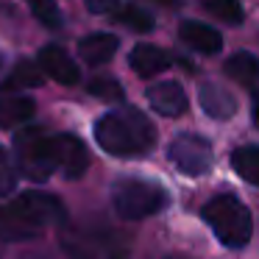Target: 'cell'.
Returning <instances> with one entry per match:
<instances>
[{"instance_id": "obj_22", "label": "cell", "mask_w": 259, "mask_h": 259, "mask_svg": "<svg viewBox=\"0 0 259 259\" xmlns=\"http://www.w3.org/2000/svg\"><path fill=\"white\" fill-rule=\"evenodd\" d=\"M87 92L101 98V101H106V103H123L125 101L123 87H120V81L112 78V75H95V78H90Z\"/></svg>"}, {"instance_id": "obj_13", "label": "cell", "mask_w": 259, "mask_h": 259, "mask_svg": "<svg viewBox=\"0 0 259 259\" xmlns=\"http://www.w3.org/2000/svg\"><path fill=\"white\" fill-rule=\"evenodd\" d=\"M120 48V39L109 31H92V34L78 39V56L84 59L90 67H103L114 59Z\"/></svg>"}, {"instance_id": "obj_17", "label": "cell", "mask_w": 259, "mask_h": 259, "mask_svg": "<svg viewBox=\"0 0 259 259\" xmlns=\"http://www.w3.org/2000/svg\"><path fill=\"white\" fill-rule=\"evenodd\" d=\"M223 73L229 75L231 81H237L240 87H245V90H251V92L259 90V59L253 56V53L240 51L231 59H226Z\"/></svg>"}, {"instance_id": "obj_8", "label": "cell", "mask_w": 259, "mask_h": 259, "mask_svg": "<svg viewBox=\"0 0 259 259\" xmlns=\"http://www.w3.org/2000/svg\"><path fill=\"white\" fill-rule=\"evenodd\" d=\"M36 67L42 70V75L53 78L56 84L75 87L81 84V70L75 64V59H70V53L59 45H45L36 53Z\"/></svg>"}, {"instance_id": "obj_26", "label": "cell", "mask_w": 259, "mask_h": 259, "mask_svg": "<svg viewBox=\"0 0 259 259\" xmlns=\"http://www.w3.org/2000/svg\"><path fill=\"white\" fill-rule=\"evenodd\" d=\"M164 259H190V256H179V253H173V256H164Z\"/></svg>"}, {"instance_id": "obj_21", "label": "cell", "mask_w": 259, "mask_h": 259, "mask_svg": "<svg viewBox=\"0 0 259 259\" xmlns=\"http://www.w3.org/2000/svg\"><path fill=\"white\" fill-rule=\"evenodd\" d=\"M31 9V14L36 17V23L45 25L48 31H62L64 25V14L62 9H59L56 0H25Z\"/></svg>"}, {"instance_id": "obj_14", "label": "cell", "mask_w": 259, "mask_h": 259, "mask_svg": "<svg viewBox=\"0 0 259 259\" xmlns=\"http://www.w3.org/2000/svg\"><path fill=\"white\" fill-rule=\"evenodd\" d=\"M198 101H201L203 112L214 120H229L237 112V98L223 84H214V81H203L198 87Z\"/></svg>"}, {"instance_id": "obj_6", "label": "cell", "mask_w": 259, "mask_h": 259, "mask_svg": "<svg viewBox=\"0 0 259 259\" xmlns=\"http://www.w3.org/2000/svg\"><path fill=\"white\" fill-rule=\"evenodd\" d=\"M170 203L164 187L145 179H120L112 187V206L123 220H145Z\"/></svg>"}, {"instance_id": "obj_20", "label": "cell", "mask_w": 259, "mask_h": 259, "mask_svg": "<svg viewBox=\"0 0 259 259\" xmlns=\"http://www.w3.org/2000/svg\"><path fill=\"white\" fill-rule=\"evenodd\" d=\"M201 6L206 14L218 17L226 25H240L245 20V12H242L240 0H201Z\"/></svg>"}, {"instance_id": "obj_7", "label": "cell", "mask_w": 259, "mask_h": 259, "mask_svg": "<svg viewBox=\"0 0 259 259\" xmlns=\"http://www.w3.org/2000/svg\"><path fill=\"white\" fill-rule=\"evenodd\" d=\"M167 159L181 170L184 176H203L209 173L214 162L212 142L198 134H179L167 148Z\"/></svg>"}, {"instance_id": "obj_19", "label": "cell", "mask_w": 259, "mask_h": 259, "mask_svg": "<svg viewBox=\"0 0 259 259\" xmlns=\"http://www.w3.org/2000/svg\"><path fill=\"white\" fill-rule=\"evenodd\" d=\"M231 167L240 179L259 187V145H242L231 151Z\"/></svg>"}, {"instance_id": "obj_15", "label": "cell", "mask_w": 259, "mask_h": 259, "mask_svg": "<svg viewBox=\"0 0 259 259\" xmlns=\"http://www.w3.org/2000/svg\"><path fill=\"white\" fill-rule=\"evenodd\" d=\"M42 70L36 67V62H31V59H20V62H14V67L9 70L6 75H3V81H0V92L3 95H23L25 90H36V87H42Z\"/></svg>"}, {"instance_id": "obj_24", "label": "cell", "mask_w": 259, "mask_h": 259, "mask_svg": "<svg viewBox=\"0 0 259 259\" xmlns=\"http://www.w3.org/2000/svg\"><path fill=\"white\" fill-rule=\"evenodd\" d=\"M84 6L90 14H112L120 6V0H84Z\"/></svg>"}, {"instance_id": "obj_3", "label": "cell", "mask_w": 259, "mask_h": 259, "mask_svg": "<svg viewBox=\"0 0 259 259\" xmlns=\"http://www.w3.org/2000/svg\"><path fill=\"white\" fill-rule=\"evenodd\" d=\"M14 164L28 181H48L59 173V134H51L42 125H23L14 134Z\"/></svg>"}, {"instance_id": "obj_25", "label": "cell", "mask_w": 259, "mask_h": 259, "mask_svg": "<svg viewBox=\"0 0 259 259\" xmlns=\"http://www.w3.org/2000/svg\"><path fill=\"white\" fill-rule=\"evenodd\" d=\"M251 120H253V125L259 128V90L253 92V103H251Z\"/></svg>"}, {"instance_id": "obj_10", "label": "cell", "mask_w": 259, "mask_h": 259, "mask_svg": "<svg viewBox=\"0 0 259 259\" xmlns=\"http://www.w3.org/2000/svg\"><path fill=\"white\" fill-rule=\"evenodd\" d=\"M90 170V151L75 134H59V173L64 179H81Z\"/></svg>"}, {"instance_id": "obj_18", "label": "cell", "mask_w": 259, "mask_h": 259, "mask_svg": "<svg viewBox=\"0 0 259 259\" xmlns=\"http://www.w3.org/2000/svg\"><path fill=\"white\" fill-rule=\"evenodd\" d=\"M112 20H117L120 25H125V28L137 31V34H151L153 25H156V20H153V14L148 12V9L137 6V3H125V6H117L112 14H109Z\"/></svg>"}, {"instance_id": "obj_5", "label": "cell", "mask_w": 259, "mask_h": 259, "mask_svg": "<svg viewBox=\"0 0 259 259\" xmlns=\"http://www.w3.org/2000/svg\"><path fill=\"white\" fill-rule=\"evenodd\" d=\"M201 218L226 248H242L251 242L253 218L248 212V206L237 195H229V192L214 195L212 201L203 203Z\"/></svg>"}, {"instance_id": "obj_9", "label": "cell", "mask_w": 259, "mask_h": 259, "mask_svg": "<svg viewBox=\"0 0 259 259\" xmlns=\"http://www.w3.org/2000/svg\"><path fill=\"white\" fill-rule=\"evenodd\" d=\"M145 98L153 112L162 117H181L190 109V98L179 81H156L145 90Z\"/></svg>"}, {"instance_id": "obj_12", "label": "cell", "mask_w": 259, "mask_h": 259, "mask_svg": "<svg viewBox=\"0 0 259 259\" xmlns=\"http://www.w3.org/2000/svg\"><path fill=\"white\" fill-rule=\"evenodd\" d=\"M173 64V56H170L164 48L151 45V42H142L134 51L128 53V67L134 70L140 78H153V75L164 73V70Z\"/></svg>"}, {"instance_id": "obj_1", "label": "cell", "mask_w": 259, "mask_h": 259, "mask_svg": "<svg viewBox=\"0 0 259 259\" xmlns=\"http://www.w3.org/2000/svg\"><path fill=\"white\" fill-rule=\"evenodd\" d=\"M70 220L62 198L51 192H25L0 203V240L25 242L36 240L51 229H64Z\"/></svg>"}, {"instance_id": "obj_23", "label": "cell", "mask_w": 259, "mask_h": 259, "mask_svg": "<svg viewBox=\"0 0 259 259\" xmlns=\"http://www.w3.org/2000/svg\"><path fill=\"white\" fill-rule=\"evenodd\" d=\"M17 181H20V173H17V164H14V156L0 145V198L12 195L17 190Z\"/></svg>"}, {"instance_id": "obj_2", "label": "cell", "mask_w": 259, "mask_h": 259, "mask_svg": "<svg viewBox=\"0 0 259 259\" xmlns=\"http://www.w3.org/2000/svg\"><path fill=\"white\" fill-rule=\"evenodd\" d=\"M95 142L101 151L117 159L148 156L156 145V125L134 106H117L98 117Z\"/></svg>"}, {"instance_id": "obj_11", "label": "cell", "mask_w": 259, "mask_h": 259, "mask_svg": "<svg viewBox=\"0 0 259 259\" xmlns=\"http://www.w3.org/2000/svg\"><path fill=\"white\" fill-rule=\"evenodd\" d=\"M179 36L187 48H192L201 56H214V53L223 51V36L218 28L201 23V20H184L179 25Z\"/></svg>"}, {"instance_id": "obj_27", "label": "cell", "mask_w": 259, "mask_h": 259, "mask_svg": "<svg viewBox=\"0 0 259 259\" xmlns=\"http://www.w3.org/2000/svg\"><path fill=\"white\" fill-rule=\"evenodd\" d=\"M0 70H3V53H0Z\"/></svg>"}, {"instance_id": "obj_16", "label": "cell", "mask_w": 259, "mask_h": 259, "mask_svg": "<svg viewBox=\"0 0 259 259\" xmlns=\"http://www.w3.org/2000/svg\"><path fill=\"white\" fill-rule=\"evenodd\" d=\"M36 103L28 95H0V128H17L34 120Z\"/></svg>"}, {"instance_id": "obj_4", "label": "cell", "mask_w": 259, "mask_h": 259, "mask_svg": "<svg viewBox=\"0 0 259 259\" xmlns=\"http://www.w3.org/2000/svg\"><path fill=\"white\" fill-rule=\"evenodd\" d=\"M59 242L67 259H131L123 234L106 226H64Z\"/></svg>"}]
</instances>
